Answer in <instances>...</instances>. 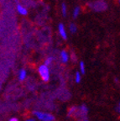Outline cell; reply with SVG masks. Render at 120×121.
<instances>
[{"mask_svg":"<svg viewBox=\"0 0 120 121\" xmlns=\"http://www.w3.org/2000/svg\"><path fill=\"white\" fill-rule=\"evenodd\" d=\"M27 78V71L25 69H20L19 72V81H25Z\"/></svg>","mask_w":120,"mask_h":121,"instance_id":"6","label":"cell"},{"mask_svg":"<svg viewBox=\"0 0 120 121\" xmlns=\"http://www.w3.org/2000/svg\"><path fill=\"white\" fill-rule=\"evenodd\" d=\"M69 55L66 51H62L60 52V60H61L62 63H67L69 61Z\"/></svg>","mask_w":120,"mask_h":121,"instance_id":"5","label":"cell"},{"mask_svg":"<svg viewBox=\"0 0 120 121\" xmlns=\"http://www.w3.org/2000/svg\"><path fill=\"white\" fill-rule=\"evenodd\" d=\"M77 113H79L81 115V117L82 119H84V120L86 119V118L87 116V113H88V108H87V106L86 104H81L79 108H77V111L76 113V114H77Z\"/></svg>","mask_w":120,"mask_h":121,"instance_id":"3","label":"cell"},{"mask_svg":"<svg viewBox=\"0 0 120 121\" xmlns=\"http://www.w3.org/2000/svg\"><path fill=\"white\" fill-rule=\"evenodd\" d=\"M17 10H18V12L22 15H26L27 13H28L26 9H25L24 6L20 5V4H19V5L17 6Z\"/></svg>","mask_w":120,"mask_h":121,"instance_id":"8","label":"cell"},{"mask_svg":"<svg viewBox=\"0 0 120 121\" xmlns=\"http://www.w3.org/2000/svg\"><path fill=\"white\" fill-rule=\"evenodd\" d=\"M25 121H34V119H27Z\"/></svg>","mask_w":120,"mask_h":121,"instance_id":"16","label":"cell"},{"mask_svg":"<svg viewBox=\"0 0 120 121\" xmlns=\"http://www.w3.org/2000/svg\"><path fill=\"white\" fill-rule=\"evenodd\" d=\"M61 13L63 16H66V6L65 4H62L61 5Z\"/></svg>","mask_w":120,"mask_h":121,"instance_id":"14","label":"cell"},{"mask_svg":"<svg viewBox=\"0 0 120 121\" xmlns=\"http://www.w3.org/2000/svg\"><path fill=\"white\" fill-rule=\"evenodd\" d=\"M77 111V106H71V108L68 109L67 115L69 116V117H71V116H75Z\"/></svg>","mask_w":120,"mask_h":121,"instance_id":"7","label":"cell"},{"mask_svg":"<svg viewBox=\"0 0 120 121\" xmlns=\"http://www.w3.org/2000/svg\"><path fill=\"white\" fill-rule=\"evenodd\" d=\"M79 13H80V8L76 7L73 10V18H77L78 17Z\"/></svg>","mask_w":120,"mask_h":121,"instance_id":"13","label":"cell"},{"mask_svg":"<svg viewBox=\"0 0 120 121\" xmlns=\"http://www.w3.org/2000/svg\"><path fill=\"white\" fill-rule=\"evenodd\" d=\"M84 121H89V120H87V119H85V120Z\"/></svg>","mask_w":120,"mask_h":121,"instance_id":"17","label":"cell"},{"mask_svg":"<svg viewBox=\"0 0 120 121\" xmlns=\"http://www.w3.org/2000/svg\"><path fill=\"white\" fill-rule=\"evenodd\" d=\"M34 115L39 121H55L56 117L51 113L42 111H34Z\"/></svg>","mask_w":120,"mask_h":121,"instance_id":"1","label":"cell"},{"mask_svg":"<svg viewBox=\"0 0 120 121\" xmlns=\"http://www.w3.org/2000/svg\"><path fill=\"white\" fill-rule=\"evenodd\" d=\"M53 60H54V58H53L52 56L47 57L46 60H45V63H44V65H45V66H50L51 64H52Z\"/></svg>","mask_w":120,"mask_h":121,"instance_id":"10","label":"cell"},{"mask_svg":"<svg viewBox=\"0 0 120 121\" xmlns=\"http://www.w3.org/2000/svg\"><path fill=\"white\" fill-rule=\"evenodd\" d=\"M79 69H80V73L81 74H85L86 73V66H85L84 61H80L79 63Z\"/></svg>","mask_w":120,"mask_h":121,"instance_id":"9","label":"cell"},{"mask_svg":"<svg viewBox=\"0 0 120 121\" xmlns=\"http://www.w3.org/2000/svg\"><path fill=\"white\" fill-rule=\"evenodd\" d=\"M9 121H19V119L16 117H13V118H10L9 119Z\"/></svg>","mask_w":120,"mask_h":121,"instance_id":"15","label":"cell"},{"mask_svg":"<svg viewBox=\"0 0 120 121\" xmlns=\"http://www.w3.org/2000/svg\"><path fill=\"white\" fill-rule=\"evenodd\" d=\"M81 81V74L79 72H76L75 74V82L76 83H80Z\"/></svg>","mask_w":120,"mask_h":121,"instance_id":"11","label":"cell"},{"mask_svg":"<svg viewBox=\"0 0 120 121\" xmlns=\"http://www.w3.org/2000/svg\"><path fill=\"white\" fill-rule=\"evenodd\" d=\"M58 29H59V33H60V35L62 37V39L66 40V39H67V35H66V29H65V26H64L63 24H60V25H59Z\"/></svg>","mask_w":120,"mask_h":121,"instance_id":"4","label":"cell"},{"mask_svg":"<svg viewBox=\"0 0 120 121\" xmlns=\"http://www.w3.org/2000/svg\"><path fill=\"white\" fill-rule=\"evenodd\" d=\"M38 72L42 80L45 82H49L50 78H51V73H50L49 66H45V65H40L38 68Z\"/></svg>","mask_w":120,"mask_h":121,"instance_id":"2","label":"cell"},{"mask_svg":"<svg viewBox=\"0 0 120 121\" xmlns=\"http://www.w3.org/2000/svg\"><path fill=\"white\" fill-rule=\"evenodd\" d=\"M69 30H70V31H71V33L74 34V33L77 32V25H76L75 24H71L70 26H69Z\"/></svg>","mask_w":120,"mask_h":121,"instance_id":"12","label":"cell"}]
</instances>
